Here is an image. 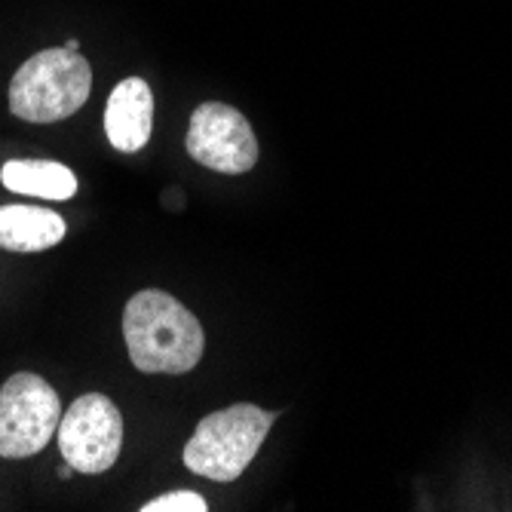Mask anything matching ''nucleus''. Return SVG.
Instances as JSON below:
<instances>
[{
    "label": "nucleus",
    "instance_id": "obj_1",
    "mask_svg": "<svg viewBox=\"0 0 512 512\" xmlns=\"http://www.w3.org/2000/svg\"><path fill=\"white\" fill-rule=\"evenodd\" d=\"M129 359L145 375H184L206 350L200 319L178 298L160 289L135 292L123 310Z\"/></svg>",
    "mask_w": 512,
    "mask_h": 512
},
{
    "label": "nucleus",
    "instance_id": "obj_2",
    "mask_svg": "<svg viewBox=\"0 0 512 512\" xmlns=\"http://www.w3.org/2000/svg\"><path fill=\"white\" fill-rule=\"evenodd\" d=\"M279 411L240 402L206 414L184 445V467L212 482H237L264 445Z\"/></svg>",
    "mask_w": 512,
    "mask_h": 512
},
{
    "label": "nucleus",
    "instance_id": "obj_3",
    "mask_svg": "<svg viewBox=\"0 0 512 512\" xmlns=\"http://www.w3.org/2000/svg\"><path fill=\"white\" fill-rule=\"evenodd\" d=\"M92 89L89 62L68 50H43L31 56L10 83V111L28 123H56L80 111Z\"/></svg>",
    "mask_w": 512,
    "mask_h": 512
},
{
    "label": "nucleus",
    "instance_id": "obj_4",
    "mask_svg": "<svg viewBox=\"0 0 512 512\" xmlns=\"http://www.w3.org/2000/svg\"><path fill=\"white\" fill-rule=\"evenodd\" d=\"M59 421V393L40 375L19 371L0 387V457H34L50 445L59 430Z\"/></svg>",
    "mask_w": 512,
    "mask_h": 512
},
{
    "label": "nucleus",
    "instance_id": "obj_5",
    "mask_svg": "<svg viewBox=\"0 0 512 512\" xmlns=\"http://www.w3.org/2000/svg\"><path fill=\"white\" fill-rule=\"evenodd\" d=\"M56 436L74 473L99 476L114 467L123 448L120 408L105 393H86L62 414Z\"/></svg>",
    "mask_w": 512,
    "mask_h": 512
},
{
    "label": "nucleus",
    "instance_id": "obj_6",
    "mask_svg": "<svg viewBox=\"0 0 512 512\" xmlns=\"http://www.w3.org/2000/svg\"><path fill=\"white\" fill-rule=\"evenodd\" d=\"M188 154L206 169L243 175L258 163V138L237 108L206 102L191 114Z\"/></svg>",
    "mask_w": 512,
    "mask_h": 512
},
{
    "label": "nucleus",
    "instance_id": "obj_7",
    "mask_svg": "<svg viewBox=\"0 0 512 512\" xmlns=\"http://www.w3.org/2000/svg\"><path fill=\"white\" fill-rule=\"evenodd\" d=\"M151 129H154V92L148 80L142 77L120 80L105 108L108 142L123 154H135L148 145Z\"/></svg>",
    "mask_w": 512,
    "mask_h": 512
},
{
    "label": "nucleus",
    "instance_id": "obj_8",
    "mask_svg": "<svg viewBox=\"0 0 512 512\" xmlns=\"http://www.w3.org/2000/svg\"><path fill=\"white\" fill-rule=\"evenodd\" d=\"M65 218L37 206H0V246L10 252H46L65 240Z\"/></svg>",
    "mask_w": 512,
    "mask_h": 512
},
{
    "label": "nucleus",
    "instance_id": "obj_9",
    "mask_svg": "<svg viewBox=\"0 0 512 512\" xmlns=\"http://www.w3.org/2000/svg\"><path fill=\"white\" fill-rule=\"evenodd\" d=\"M0 181L7 191L43 200H71L77 194L74 172L56 160H10L0 169Z\"/></svg>",
    "mask_w": 512,
    "mask_h": 512
},
{
    "label": "nucleus",
    "instance_id": "obj_10",
    "mask_svg": "<svg viewBox=\"0 0 512 512\" xmlns=\"http://www.w3.org/2000/svg\"><path fill=\"white\" fill-rule=\"evenodd\" d=\"M206 500L197 491H169L142 506V512H206Z\"/></svg>",
    "mask_w": 512,
    "mask_h": 512
},
{
    "label": "nucleus",
    "instance_id": "obj_11",
    "mask_svg": "<svg viewBox=\"0 0 512 512\" xmlns=\"http://www.w3.org/2000/svg\"><path fill=\"white\" fill-rule=\"evenodd\" d=\"M68 476H74V467H71V463H65V467H59V479H68Z\"/></svg>",
    "mask_w": 512,
    "mask_h": 512
}]
</instances>
